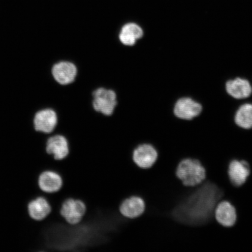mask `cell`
Instances as JSON below:
<instances>
[{
  "label": "cell",
  "instance_id": "2e32d148",
  "mask_svg": "<svg viewBox=\"0 0 252 252\" xmlns=\"http://www.w3.org/2000/svg\"><path fill=\"white\" fill-rule=\"evenodd\" d=\"M144 32L139 25L135 23L126 24L122 27L119 34V39L126 46H133L137 40L143 38Z\"/></svg>",
  "mask_w": 252,
  "mask_h": 252
},
{
  "label": "cell",
  "instance_id": "ba28073f",
  "mask_svg": "<svg viewBox=\"0 0 252 252\" xmlns=\"http://www.w3.org/2000/svg\"><path fill=\"white\" fill-rule=\"evenodd\" d=\"M158 153L152 144H141L134 150L133 160L135 164L142 169H149L157 161Z\"/></svg>",
  "mask_w": 252,
  "mask_h": 252
},
{
  "label": "cell",
  "instance_id": "8992f818",
  "mask_svg": "<svg viewBox=\"0 0 252 252\" xmlns=\"http://www.w3.org/2000/svg\"><path fill=\"white\" fill-rule=\"evenodd\" d=\"M225 90L231 98L245 101L252 96V84L247 78L236 77L225 82Z\"/></svg>",
  "mask_w": 252,
  "mask_h": 252
},
{
  "label": "cell",
  "instance_id": "4fadbf2b",
  "mask_svg": "<svg viewBox=\"0 0 252 252\" xmlns=\"http://www.w3.org/2000/svg\"><path fill=\"white\" fill-rule=\"evenodd\" d=\"M217 222L225 227L234 226L237 219V213L233 205L226 200H222L217 204L214 211Z\"/></svg>",
  "mask_w": 252,
  "mask_h": 252
},
{
  "label": "cell",
  "instance_id": "7a4b0ae2",
  "mask_svg": "<svg viewBox=\"0 0 252 252\" xmlns=\"http://www.w3.org/2000/svg\"><path fill=\"white\" fill-rule=\"evenodd\" d=\"M176 176L185 187H194L206 180V171L199 160L188 158L179 163Z\"/></svg>",
  "mask_w": 252,
  "mask_h": 252
},
{
  "label": "cell",
  "instance_id": "52a82bcc",
  "mask_svg": "<svg viewBox=\"0 0 252 252\" xmlns=\"http://www.w3.org/2000/svg\"><path fill=\"white\" fill-rule=\"evenodd\" d=\"M58 115L55 110L50 108L40 110L34 116V130L37 133L52 134L58 126Z\"/></svg>",
  "mask_w": 252,
  "mask_h": 252
},
{
  "label": "cell",
  "instance_id": "8fae6325",
  "mask_svg": "<svg viewBox=\"0 0 252 252\" xmlns=\"http://www.w3.org/2000/svg\"><path fill=\"white\" fill-rule=\"evenodd\" d=\"M227 172L231 184L235 187H241L250 175V166L245 160L233 159L229 163Z\"/></svg>",
  "mask_w": 252,
  "mask_h": 252
},
{
  "label": "cell",
  "instance_id": "5b68a950",
  "mask_svg": "<svg viewBox=\"0 0 252 252\" xmlns=\"http://www.w3.org/2000/svg\"><path fill=\"white\" fill-rule=\"evenodd\" d=\"M86 210V204L83 201L68 198L63 201L60 213L69 224L76 225L83 220Z\"/></svg>",
  "mask_w": 252,
  "mask_h": 252
},
{
  "label": "cell",
  "instance_id": "9a60e30c",
  "mask_svg": "<svg viewBox=\"0 0 252 252\" xmlns=\"http://www.w3.org/2000/svg\"><path fill=\"white\" fill-rule=\"evenodd\" d=\"M146 209V203L143 198L132 196L126 198L119 207L120 213L126 218L134 219L143 214Z\"/></svg>",
  "mask_w": 252,
  "mask_h": 252
},
{
  "label": "cell",
  "instance_id": "30bf717a",
  "mask_svg": "<svg viewBox=\"0 0 252 252\" xmlns=\"http://www.w3.org/2000/svg\"><path fill=\"white\" fill-rule=\"evenodd\" d=\"M46 151L56 160L65 158L70 153L67 138L60 134L50 135L46 140Z\"/></svg>",
  "mask_w": 252,
  "mask_h": 252
},
{
  "label": "cell",
  "instance_id": "3957f363",
  "mask_svg": "<svg viewBox=\"0 0 252 252\" xmlns=\"http://www.w3.org/2000/svg\"><path fill=\"white\" fill-rule=\"evenodd\" d=\"M93 108L96 113L105 116H111L118 105L117 94L114 91L99 88L93 93Z\"/></svg>",
  "mask_w": 252,
  "mask_h": 252
},
{
  "label": "cell",
  "instance_id": "e0dca14e",
  "mask_svg": "<svg viewBox=\"0 0 252 252\" xmlns=\"http://www.w3.org/2000/svg\"><path fill=\"white\" fill-rule=\"evenodd\" d=\"M234 121L238 127L245 130L252 128V102L244 101L236 109Z\"/></svg>",
  "mask_w": 252,
  "mask_h": 252
},
{
  "label": "cell",
  "instance_id": "7c38bea8",
  "mask_svg": "<svg viewBox=\"0 0 252 252\" xmlns=\"http://www.w3.org/2000/svg\"><path fill=\"white\" fill-rule=\"evenodd\" d=\"M37 185L43 193H54L61 190L63 179L59 173L52 170H46L40 173L37 178Z\"/></svg>",
  "mask_w": 252,
  "mask_h": 252
},
{
  "label": "cell",
  "instance_id": "9c48e42d",
  "mask_svg": "<svg viewBox=\"0 0 252 252\" xmlns=\"http://www.w3.org/2000/svg\"><path fill=\"white\" fill-rule=\"evenodd\" d=\"M77 71L76 65L67 61L57 63L52 69L53 78L62 86H67L74 83L77 75Z\"/></svg>",
  "mask_w": 252,
  "mask_h": 252
},
{
  "label": "cell",
  "instance_id": "6da1fadb",
  "mask_svg": "<svg viewBox=\"0 0 252 252\" xmlns=\"http://www.w3.org/2000/svg\"><path fill=\"white\" fill-rule=\"evenodd\" d=\"M223 200V192L218 185L205 180L187 193L173 210L170 217L175 221L190 226H200L216 220L214 211Z\"/></svg>",
  "mask_w": 252,
  "mask_h": 252
},
{
  "label": "cell",
  "instance_id": "277c9868",
  "mask_svg": "<svg viewBox=\"0 0 252 252\" xmlns=\"http://www.w3.org/2000/svg\"><path fill=\"white\" fill-rule=\"evenodd\" d=\"M203 105L190 96H185L176 100L173 113L176 118L190 121L198 117L203 111Z\"/></svg>",
  "mask_w": 252,
  "mask_h": 252
},
{
  "label": "cell",
  "instance_id": "5bb4252c",
  "mask_svg": "<svg viewBox=\"0 0 252 252\" xmlns=\"http://www.w3.org/2000/svg\"><path fill=\"white\" fill-rule=\"evenodd\" d=\"M51 212V205L42 195L32 198L28 204V214L34 221L46 219Z\"/></svg>",
  "mask_w": 252,
  "mask_h": 252
}]
</instances>
